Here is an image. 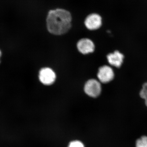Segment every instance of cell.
Here are the masks:
<instances>
[{"instance_id": "obj_1", "label": "cell", "mask_w": 147, "mask_h": 147, "mask_svg": "<svg viewBox=\"0 0 147 147\" xmlns=\"http://www.w3.org/2000/svg\"><path fill=\"white\" fill-rule=\"evenodd\" d=\"M71 19L68 11L62 9L50 10L46 18L47 30L56 35L64 34L71 28Z\"/></svg>"}, {"instance_id": "obj_2", "label": "cell", "mask_w": 147, "mask_h": 147, "mask_svg": "<svg viewBox=\"0 0 147 147\" xmlns=\"http://www.w3.org/2000/svg\"><path fill=\"white\" fill-rule=\"evenodd\" d=\"M84 91L90 97H97L101 93V85L97 80L94 79H90L85 84Z\"/></svg>"}, {"instance_id": "obj_3", "label": "cell", "mask_w": 147, "mask_h": 147, "mask_svg": "<svg viewBox=\"0 0 147 147\" xmlns=\"http://www.w3.org/2000/svg\"><path fill=\"white\" fill-rule=\"evenodd\" d=\"M56 78L55 71L49 67L42 68L39 71L40 81L44 85H52L55 82Z\"/></svg>"}, {"instance_id": "obj_4", "label": "cell", "mask_w": 147, "mask_h": 147, "mask_svg": "<svg viewBox=\"0 0 147 147\" xmlns=\"http://www.w3.org/2000/svg\"><path fill=\"white\" fill-rule=\"evenodd\" d=\"M97 76L100 82L106 84L111 82L114 79L115 74L111 67L108 66L104 65L99 68Z\"/></svg>"}, {"instance_id": "obj_5", "label": "cell", "mask_w": 147, "mask_h": 147, "mask_svg": "<svg viewBox=\"0 0 147 147\" xmlns=\"http://www.w3.org/2000/svg\"><path fill=\"white\" fill-rule=\"evenodd\" d=\"M85 25L88 30H97L102 25V18L97 13H92L86 18Z\"/></svg>"}, {"instance_id": "obj_6", "label": "cell", "mask_w": 147, "mask_h": 147, "mask_svg": "<svg viewBox=\"0 0 147 147\" xmlns=\"http://www.w3.org/2000/svg\"><path fill=\"white\" fill-rule=\"evenodd\" d=\"M77 47L79 52L84 55L93 53L95 48L93 42L88 38H83L79 40Z\"/></svg>"}, {"instance_id": "obj_7", "label": "cell", "mask_w": 147, "mask_h": 147, "mask_svg": "<svg viewBox=\"0 0 147 147\" xmlns=\"http://www.w3.org/2000/svg\"><path fill=\"white\" fill-rule=\"evenodd\" d=\"M124 58V55L119 51L110 53L107 56L109 63L116 67H120L121 66L123 62Z\"/></svg>"}, {"instance_id": "obj_8", "label": "cell", "mask_w": 147, "mask_h": 147, "mask_svg": "<svg viewBox=\"0 0 147 147\" xmlns=\"http://www.w3.org/2000/svg\"><path fill=\"white\" fill-rule=\"evenodd\" d=\"M136 147H147V136L143 135L137 139L135 143Z\"/></svg>"}, {"instance_id": "obj_9", "label": "cell", "mask_w": 147, "mask_h": 147, "mask_svg": "<svg viewBox=\"0 0 147 147\" xmlns=\"http://www.w3.org/2000/svg\"><path fill=\"white\" fill-rule=\"evenodd\" d=\"M140 96L144 100L147 98V82L143 85L142 89L140 92Z\"/></svg>"}, {"instance_id": "obj_10", "label": "cell", "mask_w": 147, "mask_h": 147, "mask_svg": "<svg viewBox=\"0 0 147 147\" xmlns=\"http://www.w3.org/2000/svg\"><path fill=\"white\" fill-rule=\"evenodd\" d=\"M68 147H85L82 142L79 141H74L70 142Z\"/></svg>"}, {"instance_id": "obj_11", "label": "cell", "mask_w": 147, "mask_h": 147, "mask_svg": "<svg viewBox=\"0 0 147 147\" xmlns=\"http://www.w3.org/2000/svg\"><path fill=\"white\" fill-rule=\"evenodd\" d=\"M145 105H146V107H147V98L145 99Z\"/></svg>"}, {"instance_id": "obj_12", "label": "cell", "mask_w": 147, "mask_h": 147, "mask_svg": "<svg viewBox=\"0 0 147 147\" xmlns=\"http://www.w3.org/2000/svg\"><path fill=\"white\" fill-rule=\"evenodd\" d=\"M2 55V52L1 51V50H0V59H1V57ZM0 62H1V61H0Z\"/></svg>"}]
</instances>
